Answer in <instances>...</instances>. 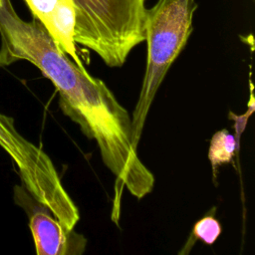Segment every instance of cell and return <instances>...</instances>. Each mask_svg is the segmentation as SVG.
Returning a JSON list of instances; mask_svg holds the SVG:
<instances>
[{"label":"cell","mask_w":255,"mask_h":255,"mask_svg":"<svg viewBox=\"0 0 255 255\" xmlns=\"http://www.w3.org/2000/svg\"><path fill=\"white\" fill-rule=\"evenodd\" d=\"M0 66L19 60L36 66L54 85L63 113L96 140L105 165L116 177L113 218L119 216L125 188L137 199L150 193L154 176L138 157L131 117L106 83L63 53L38 19L20 18L10 0L0 5Z\"/></svg>","instance_id":"obj_1"},{"label":"cell","mask_w":255,"mask_h":255,"mask_svg":"<svg viewBox=\"0 0 255 255\" xmlns=\"http://www.w3.org/2000/svg\"><path fill=\"white\" fill-rule=\"evenodd\" d=\"M196 9L195 0H158L151 8H146V68L131 116L132 140L136 146L155 94L192 33Z\"/></svg>","instance_id":"obj_2"},{"label":"cell","mask_w":255,"mask_h":255,"mask_svg":"<svg viewBox=\"0 0 255 255\" xmlns=\"http://www.w3.org/2000/svg\"><path fill=\"white\" fill-rule=\"evenodd\" d=\"M74 41L109 67H121L145 41V0H73Z\"/></svg>","instance_id":"obj_3"},{"label":"cell","mask_w":255,"mask_h":255,"mask_svg":"<svg viewBox=\"0 0 255 255\" xmlns=\"http://www.w3.org/2000/svg\"><path fill=\"white\" fill-rule=\"evenodd\" d=\"M0 146L16 163L27 190L60 222L71 225L79 210L64 188L50 157L22 136L12 118L0 114Z\"/></svg>","instance_id":"obj_4"},{"label":"cell","mask_w":255,"mask_h":255,"mask_svg":"<svg viewBox=\"0 0 255 255\" xmlns=\"http://www.w3.org/2000/svg\"><path fill=\"white\" fill-rule=\"evenodd\" d=\"M29 227L38 255H81L88 240L74 229H68L47 208L30 215Z\"/></svg>","instance_id":"obj_5"},{"label":"cell","mask_w":255,"mask_h":255,"mask_svg":"<svg viewBox=\"0 0 255 255\" xmlns=\"http://www.w3.org/2000/svg\"><path fill=\"white\" fill-rule=\"evenodd\" d=\"M51 35L58 48L77 65L83 66L74 41L75 8L73 0H24Z\"/></svg>","instance_id":"obj_6"},{"label":"cell","mask_w":255,"mask_h":255,"mask_svg":"<svg viewBox=\"0 0 255 255\" xmlns=\"http://www.w3.org/2000/svg\"><path fill=\"white\" fill-rule=\"evenodd\" d=\"M237 150L235 136L227 129H220L212 135L208 148V159L212 166L214 179L217 176L218 167L223 163L231 162Z\"/></svg>","instance_id":"obj_7"},{"label":"cell","mask_w":255,"mask_h":255,"mask_svg":"<svg viewBox=\"0 0 255 255\" xmlns=\"http://www.w3.org/2000/svg\"><path fill=\"white\" fill-rule=\"evenodd\" d=\"M221 225L214 216L206 215L202 217L194 224L191 234L182 249L179 251V254H188L197 240H200L205 244L212 245L221 234Z\"/></svg>","instance_id":"obj_8"},{"label":"cell","mask_w":255,"mask_h":255,"mask_svg":"<svg viewBox=\"0 0 255 255\" xmlns=\"http://www.w3.org/2000/svg\"><path fill=\"white\" fill-rule=\"evenodd\" d=\"M255 109V102H254V97H253V85L252 82L250 81V99H249V103H248V111H246V113L244 115H235L233 112L229 113V118L234 122V129H235V139L237 142V146L238 149L240 147V136L243 132V130L245 129L246 124L248 122V119L250 117V115L253 113Z\"/></svg>","instance_id":"obj_9"},{"label":"cell","mask_w":255,"mask_h":255,"mask_svg":"<svg viewBox=\"0 0 255 255\" xmlns=\"http://www.w3.org/2000/svg\"><path fill=\"white\" fill-rule=\"evenodd\" d=\"M1 3H2V0H0V5H1Z\"/></svg>","instance_id":"obj_10"}]
</instances>
